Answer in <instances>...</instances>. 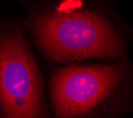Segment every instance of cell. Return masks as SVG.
<instances>
[{"label":"cell","mask_w":133,"mask_h":118,"mask_svg":"<svg viewBox=\"0 0 133 118\" xmlns=\"http://www.w3.org/2000/svg\"><path fill=\"white\" fill-rule=\"evenodd\" d=\"M35 36L45 54L56 61L119 58L124 53L113 25L88 10L44 14L35 24Z\"/></svg>","instance_id":"1"},{"label":"cell","mask_w":133,"mask_h":118,"mask_svg":"<svg viewBox=\"0 0 133 118\" xmlns=\"http://www.w3.org/2000/svg\"><path fill=\"white\" fill-rule=\"evenodd\" d=\"M125 66H68L52 77V104L58 117H80L96 109L121 84Z\"/></svg>","instance_id":"3"},{"label":"cell","mask_w":133,"mask_h":118,"mask_svg":"<svg viewBox=\"0 0 133 118\" xmlns=\"http://www.w3.org/2000/svg\"><path fill=\"white\" fill-rule=\"evenodd\" d=\"M0 104L4 117L46 116L41 72L18 31L0 36Z\"/></svg>","instance_id":"2"}]
</instances>
